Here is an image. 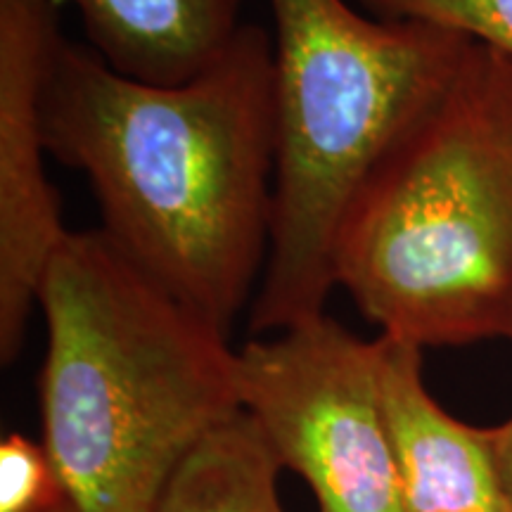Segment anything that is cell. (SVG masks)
<instances>
[{
  "instance_id": "cell-1",
  "label": "cell",
  "mask_w": 512,
  "mask_h": 512,
  "mask_svg": "<svg viewBox=\"0 0 512 512\" xmlns=\"http://www.w3.org/2000/svg\"><path fill=\"white\" fill-rule=\"evenodd\" d=\"M41 117L48 155L91 181L102 233L228 335L271 249L273 34L242 24L219 60L176 86L121 76L62 36Z\"/></svg>"
},
{
  "instance_id": "cell-2",
  "label": "cell",
  "mask_w": 512,
  "mask_h": 512,
  "mask_svg": "<svg viewBox=\"0 0 512 512\" xmlns=\"http://www.w3.org/2000/svg\"><path fill=\"white\" fill-rule=\"evenodd\" d=\"M43 446L64 512H152L176 467L242 411L228 335L102 230H69L38 290Z\"/></svg>"
},
{
  "instance_id": "cell-3",
  "label": "cell",
  "mask_w": 512,
  "mask_h": 512,
  "mask_svg": "<svg viewBox=\"0 0 512 512\" xmlns=\"http://www.w3.org/2000/svg\"><path fill=\"white\" fill-rule=\"evenodd\" d=\"M337 287L415 347L512 332V57L472 41L344 214Z\"/></svg>"
},
{
  "instance_id": "cell-4",
  "label": "cell",
  "mask_w": 512,
  "mask_h": 512,
  "mask_svg": "<svg viewBox=\"0 0 512 512\" xmlns=\"http://www.w3.org/2000/svg\"><path fill=\"white\" fill-rule=\"evenodd\" d=\"M268 3L275 190L271 249L249 318L254 335L325 316L351 200L472 43L437 24L373 17L349 0Z\"/></svg>"
},
{
  "instance_id": "cell-5",
  "label": "cell",
  "mask_w": 512,
  "mask_h": 512,
  "mask_svg": "<svg viewBox=\"0 0 512 512\" xmlns=\"http://www.w3.org/2000/svg\"><path fill=\"white\" fill-rule=\"evenodd\" d=\"M240 406L320 512H403L384 422L377 344L328 313L238 351Z\"/></svg>"
},
{
  "instance_id": "cell-6",
  "label": "cell",
  "mask_w": 512,
  "mask_h": 512,
  "mask_svg": "<svg viewBox=\"0 0 512 512\" xmlns=\"http://www.w3.org/2000/svg\"><path fill=\"white\" fill-rule=\"evenodd\" d=\"M57 0H0V358L22 349L50 256L67 238L43 143V88L57 43Z\"/></svg>"
},
{
  "instance_id": "cell-7",
  "label": "cell",
  "mask_w": 512,
  "mask_h": 512,
  "mask_svg": "<svg viewBox=\"0 0 512 512\" xmlns=\"http://www.w3.org/2000/svg\"><path fill=\"white\" fill-rule=\"evenodd\" d=\"M377 380L403 512H508L491 427L465 425L422 380V349L380 335Z\"/></svg>"
},
{
  "instance_id": "cell-8",
  "label": "cell",
  "mask_w": 512,
  "mask_h": 512,
  "mask_svg": "<svg viewBox=\"0 0 512 512\" xmlns=\"http://www.w3.org/2000/svg\"><path fill=\"white\" fill-rule=\"evenodd\" d=\"M79 12L107 67L152 86L190 81L226 53L242 0H57Z\"/></svg>"
},
{
  "instance_id": "cell-9",
  "label": "cell",
  "mask_w": 512,
  "mask_h": 512,
  "mask_svg": "<svg viewBox=\"0 0 512 512\" xmlns=\"http://www.w3.org/2000/svg\"><path fill=\"white\" fill-rule=\"evenodd\" d=\"M280 470L256 422L240 411L183 458L152 512H285Z\"/></svg>"
},
{
  "instance_id": "cell-10",
  "label": "cell",
  "mask_w": 512,
  "mask_h": 512,
  "mask_svg": "<svg viewBox=\"0 0 512 512\" xmlns=\"http://www.w3.org/2000/svg\"><path fill=\"white\" fill-rule=\"evenodd\" d=\"M380 19H415L458 31L512 57V0H354Z\"/></svg>"
},
{
  "instance_id": "cell-11",
  "label": "cell",
  "mask_w": 512,
  "mask_h": 512,
  "mask_svg": "<svg viewBox=\"0 0 512 512\" xmlns=\"http://www.w3.org/2000/svg\"><path fill=\"white\" fill-rule=\"evenodd\" d=\"M64 486L46 446L24 434L0 444V512H64Z\"/></svg>"
},
{
  "instance_id": "cell-12",
  "label": "cell",
  "mask_w": 512,
  "mask_h": 512,
  "mask_svg": "<svg viewBox=\"0 0 512 512\" xmlns=\"http://www.w3.org/2000/svg\"><path fill=\"white\" fill-rule=\"evenodd\" d=\"M491 441H494V456L498 482H501L503 501L508 512H512V415L503 425L491 427Z\"/></svg>"
},
{
  "instance_id": "cell-13",
  "label": "cell",
  "mask_w": 512,
  "mask_h": 512,
  "mask_svg": "<svg viewBox=\"0 0 512 512\" xmlns=\"http://www.w3.org/2000/svg\"><path fill=\"white\" fill-rule=\"evenodd\" d=\"M510 339H512V332H510Z\"/></svg>"
}]
</instances>
